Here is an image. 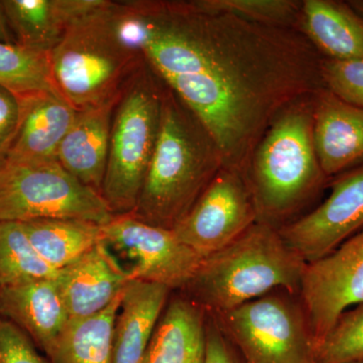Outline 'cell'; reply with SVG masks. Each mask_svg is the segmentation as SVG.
<instances>
[{"mask_svg": "<svg viewBox=\"0 0 363 363\" xmlns=\"http://www.w3.org/2000/svg\"><path fill=\"white\" fill-rule=\"evenodd\" d=\"M20 100L18 130L4 161H57L60 145L77 111L55 91L35 93Z\"/></svg>", "mask_w": 363, "mask_h": 363, "instance_id": "9a60e30c", "label": "cell"}, {"mask_svg": "<svg viewBox=\"0 0 363 363\" xmlns=\"http://www.w3.org/2000/svg\"><path fill=\"white\" fill-rule=\"evenodd\" d=\"M330 195L319 206L279 228L286 242L312 262L363 229V164L333 177Z\"/></svg>", "mask_w": 363, "mask_h": 363, "instance_id": "7c38bea8", "label": "cell"}, {"mask_svg": "<svg viewBox=\"0 0 363 363\" xmlns=\"http://www.w3.org/2000/svg\"><path fill=\"white\" fill-rule=\"evenodd\" d=\"M55 279L70 319L102 311L131 281L128 269L119 264L104 242L60 269Z\"/></svg>", "mask_w": 363, "mask_h": 363, "instance_id": "4fadbf2b", "label": "cell"}, {"mask_svg": "<svg viewBox=\"0 0 363 363\" xmlns=\"http://www.w3.org/2000/svg\"><path fill=\"white\" fill-rule=\"evenodd\" d=\"M207 312L180 296L164 307L142 363H204Z\"/></svg>", "mask_w": 363, "mask_h": 363, "instance_id": "d6986e66", "label": "cell"}, {"mask_svg": "<svg viewBox=\"0 0 363 363\" xmlns=\"http://www.w3.org/2000/svg\"><path fill=\"white\" fill-rule=\"evenodd\" d=\"M355 363H363V362H355Z\"/></svg>", "mask_w": 363, "mask_h": 363, "instance_id": "836d02e7", "label": "cell"}, {"mask_svg": "<svg viewBox=\"0 0 363 363\" xmlns=\"http://www.w3.org/2000/svg\"><path fill=\"white\" fill-rule=\"evenodd\" d=\"M124 39L201 121L224 168L245 174L289 105L323 87V57L295 28L213 11L201 0L117 2Z\"/></svg>", "mask_w": 363, "mask_h": 363, "instance_id": "6da1fadb", "label": "cell"}, {"mask_svg": "<svg viewBox=\"0 0 363 363\" xmlns=\"http://www.w3.org/2000/svg\"><path fill=\"white\" fill-rule=\"evenodd\" d=\"M314 94L289 105L276 117L245 171L257 221L279 229L300 218L330 181L315 150Z\"/></svg>", "mask_w": 363, "mask_h": 363, "instance_id": "3957f363", "label": "cell"}, {"mask_svg": "<svg viewBox=\"0 0 363 363\" xmlns=\"http://www.w3.org/2000/svg\"><path fill=\"white\" fill-rule=\"evenodd\" d=\"M313 138L329 179L363 164V108L346 104L322 87L315 92Z\"/></svg>", "mask_w": 363, "mask_h": 363, "instance_id": "5bb4252c", "label": "cell"}, {"mask_svg": "<svg viewBox=\"0 0 363 363\" xmlns=\"http://www.w3.org/2000/svg\"><path fill=\"white\" fill-rule=\"evenodd\" d=\"M298 30L323 58L363 61V16L348 1L304 0Z\"/></svg>", "mask_w": 363, "mask_h": 363, "instance_id": "44dd1931", "label": "cell"}, {"mask_svg": "<svg viewBox=\"0 0 363 363\" xmlns=\"http://www.w3.org/2000/svg\"><path fill=\"white\" fill-rule=\"evenodd\" d=\"M300 298L316 350L348 308L363 304V229L306 264Z\"/></svg>", "mask_w": 363, "mask_h": 363, "instance_id": "8fae6325", "label": "cell"}, {"mask_svg": "<svg viewBox=\"0 0 363 363\" xmlns=\"http://www.w3.org/2000/svg\"><path fill=\"white\" fill-rule=\"evenodd\" d=\"M123 294L92 316L70 319L48 355L51 363H114V326Z\"/></svg>", "mask_w": 363, "mask_h": 363, "instance_id": "7402d4cb", "label": "cell"}, {"mask_svg": "<svg viewBox=\"0 0 363 363\" xmlns=\"http://www.w3.org/2000/svg\"><path fill=\"white\" fill-rule=\"evenodd\" d=\"M164 86L145 60L121 90L101 188L113 216L133 213L138 204L156 147Z\"/></svg>", "mask_w": 363, "mask_h": 363, "instance_id": "8992f818", "label": "cell"}, {"mask_svg": "<svg viewBox=\"0 0 363 363\" xmlns=\"http://www.w3.org/2000/svg\"><path fill=\"white\" fill-rule=\"evenodd\" d=\"M0 314L25 331L47 357L70 321L55 278L0 288Z\"/></svg>", "mask_w": 363, "mask_h": 363, "instance_id": "2e32d148", "label": "cell"}, {"mask_svg": "<svg viewBox=\"0 0 363 363\" xmlns=\"http://www.w3.org/2000/svg\"><path fill=\"white\" fill-rule=\"evenodd\" d=\"M119 96L77 111L57 152V161L66 171L100 195L108 159L112 117Z\"/></svg>", "mask_w": 363, "mask_h": 363, "instance_id": "e0dca14e", "label": "cell"}, {"mask_svg": "<svg viewBox=\"0 0 363 363\" xmlns=\"http://www.w3.org/2000/svg\"><path fill=\"white\" fill-rule=\"evenodd\" d=\"M107 0H2V11L16 44L50 52L79 18Z\"/></svg>", "mask_w": 363, "mask_h": 363, "instance_id": "ac0fdd59", "label": "cell"}, {"mask_svg": "<svg viewBox=\"0 0 363 363\" xmlns=\"http://www.w3.org/2000/svg\"><path fill=\"white\" fill-rule=\"evenodd\" d=\"M38 255L56 271L104 242L101 225L76 219H38L21 222Z\"/></svg>", "mask_w": 363, "mask_h": 363, "instance_id": "603a6c76", "label": "cell"}, {"mask_svg": "<svg viewBox=\"0 0 363 363\" xmlns=\"http://www.w3.org/2000/svg\"><path fill=\"white\" fill-rule=\"evenodd\" d=\"M210 315L245 363H316L314 338L300 294L279 289Z\"/></svg>", "mask_w": 363, "mask_h": 363, "instance_id": "52a82bcc", "label": "cell"}, {"mask_svg": "<svg viewBox=\"0 0 363 363\" xmlns=\"http://www.w3.org/2000/svg\"><path fill=\"white\" fill-rule=\"evenodd\" d=\"M204 363H245L209 313H207Z\"/></svg>", "mask_w": 363, "mask_h": 363, "instance_id": "4dcf8cb0", "label": "cell"}, {"mask_svg": "<svg viewBox=\"0 0 363 363\" xmlns=\"http://www.w3.org/2000/svg\"><path fill=\"white\" fill-rule=\"evenodd\" d=\"M0 86L18 98L45 91L57 92L52 84L50 52L0 42Z\"/></svg>", "mask_w": 363, "mask_h": 363, "instance_id": "d4e9b609", "label": "cell"}, {"mask_svg": "<svg viewBox=\"0 0 363 363\" xmlns=\"http://www.w3.org/2000/svg\"><path fill=\"white\" fill-rule=\"evenodd\" d=\"M21 116V100L0 86V164L6 160Z\"/></svg>", "mask_w": 363, "mask_h": 363, "instance_id": "f546056e", "label": "cell"}, {"mask_svg": "<svg viewBox=\"0 0 363 363\" xmlns=\"http://www.w3.org/2000/svg\"><path fill=\"white\" fill-rule=\"evenodd\" d=\"M104 242L131 260V281L184 290L204 257L182 243L173 230L152 225L133 214L116 215L101 226Z\"/></svg>", "mask_w": 363, "mask_h": 363, "instance_id": "9c48e42d", "label": "cell"}, {"mask_svg": "<svg viewBox=\"0 0 363 363\" xmlns=\"http://www.w3.org/2000/svg\"><path fill=\"white\" fill-rule=\"evenodd\" d=\"M223 167L220 150L204 124L164 86L156 147L130 214L173 230Z\"/></svg>", "mask_w": 363, "mask_h": 363, "instance_id": "7a4b0ae2", "label": "cell"}, {"mask_svg": "<svg viewBox=\"0 0 363 363\" xmlns=\"http://www.w3.org/2000/svg\"><path fill=\"white\" fill-rule=\"evenodd\" d=\"M171 290L133 279L123 291L114 326V363H142Z\"/></svg>", "mask_w": 363, "mask_h": 363, "instance_id": "ffe728a7", "label": "cell"}, {"mask_svg": "<svg viewBox=\"0 0 363 363\" xmlns=\"http://www.w3.org/2000/svg\"><path fill=\"white\" fill-rule=\"evenodd\" d=\"M0 42L6 43V44H16L13 33L9 30V25H7L1 4H0Z\"/></svg>", "mask_w": 363, "mask_h": 363, "instance_id": "1f68e13d", "label": "cell"}, {"mask_svg": "<svg viewBox=\"0 0 363 363\" xmlns=\"http://www.w3.org/2000/svg\"><path fill=\"white\" fill-rule=\"evenodd\" d=\"M316 363L363 362V304L347 310L316 346Z\"/></svg>", "mask_w": 363, "mask_h": 363, "instance_id": "484cf974", "label": "cell"}, {"mask_svg": "<svg viewBox=\"0 0 363 363\" xmlns=\"http://www.w3.org/2000/svg\"><path fill=\"white\" fill-rule=\"evenodd\" d=\"M201 4L262 25L300 28L303 1L298 0H201Z\"/></svg>", "mask_w": 363, "mask_h": 363, "instance_id": "4316f807", "label": "cell"}, {"mask_svg": "<svg viewBox=\"0 0 363 363\" xmlns=\"http://www.w3.org/2000/svg\"><path fill=\"white\" fill-rule=\"evenodd\" d=\"M323 87L346 104L363 108V61L322 58Z\"/></svg>", "mask_w": 363, "mask_h": 363, "instance_id": "83f0119b", "label": "cell"}, {"mask_svg": "<svg viewBox=\"0 0 363 363\" xmlns=\"http://www.w3.org/2000/svg\"><path fill=\"white\" fill-rule=\"evenodd\" d=\"M57 274L35 252L21 222L0 221V288Z\"/></svg>", "mask_w": 363, "mask_h": 363, "instance_id": "cb8c5ba5", "label": "cell"}, {"mask_svg": "<svg viewBox=\"0 0 363 363\" xmlns=\"http://www.w3.org/2000/svg\"><path fill=\"white\" fill-rule=\"evenodd\" d=\"M113 217L102 196L58 161L0 164V221L76 219L102 226Z\"/></svg>", "mask_w": 363, "mask_h": 363, "instance_id": "ba28073f", "label": "cell"}, {"mask_svg": "<svg viewBox=\"0 0 363 363\" xmlns=\"http://www.w3.org/2000/svg\"><path fill=\"white\" fill-rule=\"evenodd\" d=\"M348 4H350L357 13L363 16V0H350V1H348Z\"/></svg>", "mask_w": 363, "mask_h": 363, "instance_id": "d6a6232c", "label": "cell"}, {"mask_svg": "<svg viewBox=\"0 0 363 363\" xmlns=\"http://www.w3.org/2000/svg\"><path fill=\"white\" fill-rule=\"evenodd\" d=\"M143 62L124 39L109 0L74 21L50 52L55 89L77 111L118 97Z\"/></svg>", "mask_w": 363, "mask_h": 363, "instance_id": "5b68a950", "label": "cell"}, {"mask_svg": "<svg viewBox=\"0 0 363 363\" xmlns=\"http://www.w3.org/2000/svg\"><path fill=\"white\" fill-rule=\"evenodd\" d=\"M306 264L279 228L257 221L204 257L183 291L209 314H219L279 289L300 294Z\"/></svg>", "mask_w": 363, "mask_h": 363, "instance_id": "277c9868", "label": "cell"}, {"mask_svg": "<svg viewBox=\"0 0 363 363\" xmlns=\"http://www.w3.org/2000/svg\"><path fill=\"white\" fill-rule=\"evenodd\" d=\"M0 363H48L30 336L13 322L0 317Z\"/></svg>", "mask_w": 363, "mask_h": 363, "instance_id": "f1b7e54d", "label": "cell"}, {"mask_svg": "<svg viewBox=\"0 0 363 363\" xmlns=\"http://www.w3.org/2000/svg\"><path fill=\"white\" fill-rule=\"evenodd\" d=\"M257 221L242 172L222 168L173 233L203 257L213 255Z\"/></svg>", "mask_w": 363, "mask_h": 363, "instance_id": "30bf717a", "label": "cell"}]
</instances>
